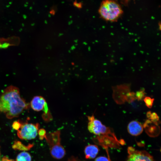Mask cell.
Segmentation results:
<instances>
[{
	"instance_id": "3957f363",
	"label": "cell",
	"mask_w": 161,
	"mask_h": 161,
	"mask_svg": "<svg viewBox=\"0 0 161 161\" xmlns=\"http://www.w3.org/2000/svg\"><path fill=\"white\" fill-rule=\"evenodd\" d=\"M45 138L49 145L52 157L58 159L63 158L66 152L61 144L60 132L56 131L49 134L46 135Z\"/></svg>"
},
{
	"instance_id": "7c38bea8",
	"label": "cell",
	"mask_w": 161,
	"mask_h": 161,
	"mask_svg": "<svg viewBox=\"0 0 161 161\" xmlns=\"http://www.w3.org/2000/svg\"><path fill=\"white\" fill-rule=\"evenodd\" d=\"M149 119H150L151 122L157 124L159 121V116L155 112L151 113V114L148 118Z\"/></svg>"
},
{
	"instance_id": "6da1fadb",
	"label": "cell",
	"mask_w": 161,
	"mask_h": 161,
	"mask_svg": "<svg viewBox=\"0 0 161 161\" xmlns=\"http://www.w3.org/2000/svg\"><path fill=\"white\" fill-rule=\"evenodd\" d=\"M29 106V104L21 97L19 89L15 86H8L0 95V112L8 119L18 117Z\"/></svg>"
},
{
	"instance_id": "9a60e30c",
	"label": "cell",
	"mask_w": 161,
	"mask_h": 161,
	"mask_svg": "<svg viewBox=\"0 0 161 161\" xmlns=\"http://www.w3.org/2000/svg\"><path fill=\"white\" fill-rule=\"evenodd\" d=\"M40 138L43 139L46 136V132L43 129H41L38 130V132Z\"/></svg>"
},
{
	"instance_id": "4fadbf2b",
	"label": "cell",
	"mask_w": 161,
	"mask_h": 161,
	"mask_svg": "<svg viewBox=\"0 0 161 161\" xmlns=\"http://www.w3.org/2000/svg\"><path fill=\"white\" fill-rule=\"evenodd\" d=\"M21 125V121L18 120L14 122L13 123L12 126L13 129L17 131L20 129Z\"/></svg>"
},
{
	"instance_id": "277c9868",
	"label": "cell",
	"mask_w": 161,
	"mask_h": 161,
	"mask_svg": "<svg viewBox=\"0 0 161 161\" xmlns=\"http://www.w3.org/2000/svg\"><path fill=\"white\" fill-rule=\"evenodd\" d=\"M88 118L89 122L87 127L90 132L101 137L113 134L109 128L103 125L100 120L95 119L94 116H88Z\"/></svg>"
},
{
	"instance_id": "5b68a950",
	"label": "cell",
	"mask_w": 161,
	"mask_h": 161,
	"mask_svg": "<svg viewBox=\"0 0 161 161\" xmlns=\"http://www.w3.org/2000/svg\"><path fill=\"white\" fill-rule=\"evenodd\" d=\"M21 126L17 130L18 137L21 139L27 140L35 139L38 134L39 124L21 122Z\"/></svg>"
},
{
	"instance_id": "52a82bcc",
	"label": "cell",
	"mask_w": 161,
	"mask_h": 161,
	"mask_svg": "<svg viewBox=\"0 0 161 161\" xmlns=\"http://www.w3.org/2000/svg\"><path fill=\"white\" fill-rule=\"evenodd\" d=\"M30 106L34 111L37 112L43 110L47 112L48 110L45 99L40 96H34L30 102Z\"/></svg>"
},
{
	"instance_id": "7a4b0ae2",
	"label": "cell",
	"mask_w": 161,
	"mask_h": 161,
	"mask_svg": "<svg viewBox=\"0 0 161 161\" xmlns=\"http://www.w3.org/2000/svg\"><path fill=\"white\" fill-rule=\"evenodd\" d=\"M101 17L108 21L115 22L122 15L123 10L119 4L114 0H104L98 10Z\"/></svg>"
},
{
	"instance_id": "30bf717a",
	"label": "cell",
	"mask_w": 161,
	"mask_h": 161,
	"mask_svg": "<svg viewBox=\"0 0 161 161\" xmlns=\"http://www.w3.org/2000/svg\"><path fill=\"white\" fill-rule=\"evenodd\" d=\"M16 160V161H31L32 158L28 152L23 151L18 154Z\"/></svg>"
},
{
	"instance_id": "2e32d148",
	"label": "cell",
	"mask_w": 161,
	"mask_h": 161,
	"mask_svg": "<svg viewBox=\"0 0 161 161\" xmlns=\"http://www.w3.org/2000/svg\"><path fill=\"white\" fill-rule=\"evenodd\" d=\"M95 161H110V160L105 157L100 156L96 158Z\"/></svg>"
},
{
	"instance_id": "8fae6325",
	"label": "cell",
	"mask_w": 161,
	"mask_h": 161,
	"mask_svg": "<svg viewBox=\"0 0 161 161\" xmlns=\"http://www.w3.org/2000/svg\"><path fill=\"white\" fill-rule=\"evenodd\" d=\"M143 100L146 106L149 108H152L153 104L154 99L149 97H145L143 99Z\"/></svg>"
},
{
	"instance_id": "ba28073f",
	"label": "cell",
	"mask_w": 161,
	"mask_h": 161,
	"mask_svg": "<svg viewBox=\"0 0 161 161\" xmlns=\"http://www.w3.org/2000/svg\"><path fill=\"white\" fill-rule=\"evenodd\" d=\"M128 132L134 136L141 134L143 130V127L140 123L136 120H132L128 124L127 127Z\"/></svg>"
},
{
	"instance_id": "8992f818",
	"label": "cell",
	"mask_w": 161,
	"mask_h": 161,
	"mask_svg": "<svg viewBox=\"0 0 161 161\" xmlns=\"http://www.w3.org/2000/svg\"><path fill=\"white\" fill-rule=\"evenodd\" d=\"M128 152L127 161H154L152 157L145 151L137 150L130 147L128 148Z\"/></svg>"
},
{
	"instance_id": "e0dca14e",
	"label": "cell",
	"mask_w": 161,
	"mask_h": 161,
	"mask_svg": "<svg viewBox=\"0 0 161 161\" xmlns=\"http://www.w3.org/2000/svg\"><path fill=\"white\" fill-rule=\"evenodd\" d=\"M0 161H2V159L1 158V152H0Z\"/></svg>"
},
{
	"instance_id": "9c48e42d",
	"label": "cell",
	"mask_w": 161,
	"mask_h": 161,
	"mask_svg": "<svg viewBox=\"0 0 161 161\" xmlns=\"http://www.w3.org/2000/svg\"><path fill=\"white\" fill-rule=\"evenodd\" d=\"M99 152L97 146L89 144L86 146L84 149L85 157L87 159H94L95 157Z\"/></svg>"
},
{
	"instance_id": "5bb4252c",
	"label": "cell",
	"mask_w": 161,
	"mask_h": 161,
	"mask_svg": "<svg viewBox=\"0 0 161 161\" xmlns=\"http://www.w3.org/2000/svg\"><path fill=\"white\" fill-rule=\"evenodd\" d=\"M144 92L143 90L138 91L136 93L137 99L140 100H142L144 97Z\"/></svg>"
}]
</instances>
